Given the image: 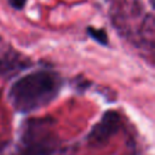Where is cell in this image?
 <instances>
[{
	"mask_svg": "<svg viewBox=\"0 0 155 155\" xmlns=\"http://www.w3.org/2000/svg\"><path fill=\"white\" fill-rule=\"evenodd\" d=\"M63 86L61 75L50 69H40L16 80L8 90V101L17 113L39 110L59 94Z\"/></svg>",
	"mask_w": 155,
	"mask_h": 155,
	"instance_id": "6da1fadb",
	"label": "cell"
},
{
	"mask_svg": "<svg viewBox=\"0 0 155 155\" xmlns=\"http://www.w3.org/2000/svg\"><path fill=\"white\" fill-rule=\"evenodd\" d=\"M48 117L27 120L21 132L22 155H54L59 149L58 136Z\"/></svg>",
	"mask_w": 155,
	"mask_h": 155,
	"instance_id": "7a4b0ae2",
	"label": "cell"
},
{
	"mask_svg": "<svg viewBox=\"0 0 155 155\" xmlns=\"http://www.w3.org/2000/svg\"><path fill=\"white\" fill-rule=\"evenodd\" d=\"M122 120L116 110H107L93 125L86 139L91 147H102L113 138L121 128Z\"/></svg>",
	"mask_w": 155,
	"mask_h": 155,
	"instance_id": "3957f363",
	"label": "cell"
},
{
	"mask_svg": "<svg viewBox=\"0 0 155 155\" xmlns=\"http://www.w3.org/2000/svg\"><path fill=\"white\" fill-rule=\"evenodd\" d=\"M86 33L91 39L97 41L99 45H103V46L109 45V38H108V34L104 29H99V28H94V27L90 25L86 28Z\"/></svg>",
	"mask_w": 155,
	"mask_h": 155,
	"instance_id": "277c9868",
	"label": "cell"
},
{
	"mask_svg": "<svg viewBox=\"0 0 155 155\" xmlns=\"http://www.w3.org/2000/svg\"><path fill=\"white\" fill-rule=\"evenodd\" d=\"M8 5L15 10H22L27 2V0H7Z\"/></svg>",
	"mask_w": 155,
	"mask_h": 155,
	"instance_id": "5b68a950",
	"label": "cell"
}]
</instances>
